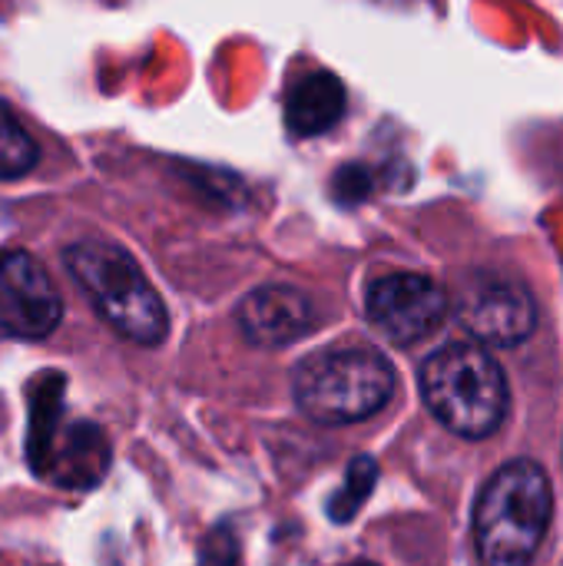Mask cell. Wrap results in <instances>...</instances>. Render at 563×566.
<instances>
[{
  "mask_svg": "<svg viewBox=\"0 0 563 566\" xmlns=\"http://www.w3.org/2000/svg\"><path fill=\"white\" fill-rule=\"evenodd\" d=\"M554 494L541 464L511 461L481 491L475 544L484 566H528L551 527Z\"/></svg>",
  "mask_w": 563,
  "mask_h": 566,
  "instance_id": "obj_1",
  "label": "cell"
},
{
  "mask_svg": "<svg viewBox=\"0 0 563 566\" xmlns=\"http://www.w3.org/2000/svg\"><path fill=\"white\" fill-rule=\"evenodd\" d=\"M66 272L86 292L100 318L123 338L136 345H159L166 338L169 318L166 305L139 272V265L113 242L83 239L63 252Z\"/></svg>",
  "mask_w": 563,
  "mask_h": 566,
  "instance_id": "obj_2",
  "label": "cell"
},
{
  "mask_svg": "<svg viewBox=\"0 0 563 566\" xmlns=\"http://www.w3.org/2000/svg\"><path fill=\"white\" fill-rule=\"evenodd\" d=\"M428 411L461 438H488L508 415V381L481 345H445L421 365Z\"/></svg>",
  "mask_w": 563,
  "mask_h": 566,
  "instance_id": "obj_3",
  "label": "cell"
},
{
  "mask_svg": "<svg viewBox=\"0 0 563 566\" xmlns=\"http://www.w3.org/2000/svg\"><path fill=\"white\" fill-rule=\"evenodd\" d=\"M299 408L325 428L358 424L395 395V368L372 348H329L295 368Z\"/></svg>",
  "mask_w": 563,
  "mask_h": 566,
  "instance_id": "obj_4",
  "label": "cell"
},
{
  "mask_svg": "<svg viewBox=\"0 0 563 566\" xmlns=\"http://www.w3.org/2000/svg\"><path fill=\"white\" fill-rule=\"evenodd\" d=\"M448 312V295L438 282L415 272H395L368 289V318L395 345L428 338Z\"/></svg>",
  "mask_w": 563,
  "mask_h": 566,
  "instance_id": "obj_5",
  "label": "cell"
},
{
  "mask_svg": "<svg viewBox=\"0 0 563 566\" xmlns=\"http://www.w3.org/2000/svg\"><path fill=\"white\" fill-rule=\"evenodd\" d=\"M63 315V302L46 269L20 249L0 252V328L13 338L40 342Z\"/></svg>",
  "mask_w": 563,
  "mask_h": 566,
  "instance_id": "obj_6",
  "label": "cell"
},
{
  "mask_svg": "<svg viewBox=\"0 0 563 566\" xmlns=\"http://www.w3.org/2000/svg\"><path fill=\"white\" fill-rule=\"evenodd\" d=\"M461 322L478 342L511 348L531 338L538 325V308L528 289L514 282H488L465 298Z\"/></svg>",
  "mask_w": 563,
  "mask_h": 566,
  "instance_id": "obj_7",
  "label": "cell"
},
{
  "mask_svg": "<svg viewBox=\"0 0 563 566\" xmlns=\"http://www.w3.org/2000/svg\"><path fill=\"white\" fill-rule=\"evenodd\" d=\"M315 325V308L292 285H262L239 305V328L259 348H285L305 338Z\"/></svg>",
  "mask_w": 563,
  "mask_h": 566,
  "instance_id": "obj_8",
  "label": "cell"
},
{
  "mask_svg": "<svg viewBox=\"0 0 563 566\" xmlns=\"http://www.w3.org/2000/svg\"><path fill=\"white\" fill-rule=\"evenodd\" d=\"M33 471L66 491L96 488L110 471V441L90 421L60 424Z\"/></svg>",
  "mask_w": 563,
  "mask_h": 566,
  "instance_id": "obj_9",
  "label": "cell"
},
{
  "mask_svg": "<svg viewBox=\"0 0 563 566\" xmlns=\"http://www.w3.org/2000/svg\"><path fill=\"white\" fill-rule=\"evenodd\" d=\"M345 113V86L335 73H312L292 86L285 99V126L292 136H322Z\"/></svg>",
  "mask_w": 563,
  "mask_h": 566,
  "instance_id": "obj_10",
  "label": "cell"
},
{
  "mask_svg": "<svg viewBox=\"0 0 563 566\" xmlns=\"http://www.w3.org/2000/svg\"><path fill=\"white\" fill-rule=\"evenodd\" d=\"M60 411H63V378L60 375H43L30 388V428H27V461L37 468L43 458L50 438L60 428Z\"/></svg>",
  "mask_w": 563,
  "mask_h": 566,
  "instance_id": "obj_11",
  "label": "cell"
},
{
  "mask_svg": "<svg viewBox=\"0 0 563 566\" xmlns=\"http://www.w3.org/2000/svg\"><path fill=\"white\" fill-rule=\"evenodd\" d=\"M375 484H378V464L372 461V458H355L352 464H348V471H345V481H342V488L329 497V517L335 521V524H348V521H355V514L365 507V501L372 497V491H375Z\"/></svg>",
  "mask_w": 563,
  "mask_h": 566,
  "instance_id": "obj_12",
  "label": "cell"
},
{
  "mask_svg": "<svg viewBox=\"0 0 563 566\" xmlns=\"http://www.w3.org/2000/svg\"><path fill=\"white\" fill-rule=\"evenodd\" d=\"M37 166V143L23 129V123L10 113L7 103H0V176L13 179Z\"/></svg>",
  "mask_w": 563,
  "mask_h": 566,
  "instance_id": "obj_13",
  "label": "cell"
},
{
  "mask_svg": "<svg viewBox=\"0 0 563 566\" xmlns=\"http://www.w3.org/2000/svg\"><path fill=\"white\" fill-rule=\"evenodd\" d=\"M199 566H239V541L229 527L209 531V537L199 547Z\"/></svg>",
  "mask_w": 563,
  "mask_h": 566,
  "instance_id": "obj_14",
  "label": "cell"
},
{
  "mask_svg": "<svg viewBox=\"0 0 563 566\" xmlns=\"http://www.w3.org/2000/svg\"><path fill=\"white\" fill-rule=\"evenodd\" d=\"M352 566H375V564H352Z\"/></svg>",
  "mask_w": 563,
  "mask_h": 566,
  "instance_id": "obj_15",
  "label": "cell"
}]
</instances>
